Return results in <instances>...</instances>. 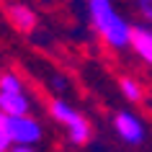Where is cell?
<instances>
[{"instance_id":"cell-1","label":"cell","mask_w":152,"mask_h":152,"mask_svg":"<svg viewBox=\"0 0 152 152\" xmlns=\"http://www.w3.org/2000/svg\"><path fill=\"white\" fill-rule=\"evenodd\" d=\"M85 5H88L90 23L96 34L106 41V47L116 49V52L126 49L129 36H132V23L121 13H116L111 0H85Z\"/></svg>"},{"instance_id":"cell-2","label":"cell","mask_w":152,"mask_h":152,"mask_svg":"<svg viewBox=\"0 0 152 152\" xmlns=\"http://www.w3.org/2000/svg\"><path fill=\"white\" fill-rule=\"evenodd\" d=\"M49 116L64 126V134H67V142L72 147H85V144L93 139V124L88 121V116L75 108L72 103H67L64 98H52L49 101Z\"/></svg>"},{"instance_id":"cell-3","label":"cell","mask_w":152,"mask_h":152,"mask_svg":"<svg viewBox=\"0 0 152 152\" xmlns=\"http://www.w3.org/2000/svg\"><path fill=\"white\" fill-rule=\"evenodd\" d=\"M0 113L5 119L28 116L31 113V98L23 88V80L16 72H0Z\"/></svg>"},{"instance_id":"cell-4","label":"cell","mask_w":152,"mask_h":152,"mask_svg":"<svg viewBox=\"0 0 152 152\" xmlns=\"http://www.w3.org/2000/svg\"><path fill=\"white\" fill-rule=\"evenodd\" d=\"M111 124H113L116 137L124 144H129V147H142L147 142V126H144V121L137 113L121 108V111H116L111 116Z\"/></svg>"},{"instance_id":"cell-5","label":"cell","mask_w":152,"mask_h":152,"mask_svg":"<svg viewBox=\"0 0 152 152\" xmlns=\"http://www.w3.org/2000/svg\"><path fill=\"white\" fill-rule=\"evenodd\" d=\"M8 134L13 147H34V144L41 142L44 137V126L36 116H16V119H8Z\"/></svg>"},{"instance_id":"cell-6","label":"cell","mask_w":152,"mask_h":152,"mask_svg":"<svg viewBox=\"0 0 152 152\" xmlns=\"http://www.w3.org/2000/svg\"><path fill=\"white\" fill-rule=\"evenodd\" d=\"M5 18H8V23L13 26L16 31H21V34H31L34 28H36V23H39L36 10H34L31 5L21 3V0L5 5Z\"/></svg>"},{"instance_id":"cell-7","label":"cell","mask_w":152,"mask_h":152,"mask_svg":"<svg viewBox=\"0 0 152 152\" xmlns=\"http://www.w3.org/2000/svg\"><path fill=\"white\" fill-rule=\"evenodd\" d=\"M129 47L144 64L152 67V26L147 23H134L132 26V36H129Z\"/></svg>"},{"instance_id":"cell-8","label":"cell","mask_w":152,"mask_h":152,"mask_svg":"<svg viewBox=\"0 0 152 152\" xmlns=\"http://www.w3.org/2000/svg\"><path fill=\"white\" fill-rule=\"evenodd\" d=\"M119 90H121V96L126 98L129 103H139V101L144 98L142 83L134 80V77H121V80H119Z\"/></svg>"},{"instance_id":"cell-9","label":"cell","mask_w":152,"mask_h":152,"mask_svg":"<svg viewBox=\"0 0 152 152\" xmlns=\"http://www.w3.org/2000/svg\"><path fill=\"white\" fill-rule=\"evenodd\" d=\"M10 150H13V142L8 134V119L0 113V152H10Z\"/></svg>"},{"instance_id":"cell-10","label":"cell","mask_w":152,"mask_h":152,"mask_svg":"<svg viewBox=\"0 0 152 152\" xmlns=\"http://www.w3.org/2000/svg\"><path fill=\"white\" fill-rule=\"evenodd\" d=\"M137 8H139V13H142L144 23L152 26V0H137Z\"/></svg>"},{"instance_id":"cell-11","label":"cell","mask_w":152,"mask_h":152,"mask_svg":"<svg viewBox=\"0 0 152 152\" xmlns=\"http://www.w3.org/2000/svg\"><path fill=\"white\" fill-rule=\"evenodd\" d=\"M10 152H34V147H13Z\"/></svg>"}]
</instances>
